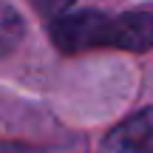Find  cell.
I'll use <instances>...</instances> for the list:
<instances>
[{
	"mask_svg": "<svg viewBox=\"0 0 153 153\" xmlns=\"http://www.w3.org/2000/svg\"><path fill=\"white\" fill-rule=\"evenodd\" d=\"M51 43L62 54H85L97 48L116 51H148L153 48V14L148 11H76L51 20Z\"/></svg>",
	"mask_w": 153,
	"mask_h": 153,
	"instance_id": "1",
	"label": "cell"
},
{
	"mask_svg": "<svg viewBox=\"0 0 153 153\" xmlns=\"http://www.w3.org/2000/svg\"><path fill=\"white\" fill-rule=\"evenodd\" d=\"M99 153H153V108H142L114 128Z\"/></svg>",
	"mask_w": 153,
	"mask_h": 153,
	"instance_id": "2",
	"label": "cell"
},
{
	"mask_svg": "<svg viewBox=\"0 0 153 153\" xmlns=\"http://www.w3.org/2000/svg\"><path fill=\"white\" fill-rule=\"evenodd\" d=\"M23 34H26V23H23L20 11L6 0H0V60H6L23 43Z\"/></svg>",
	"mask_w": 153,
	"mask_h": 153,
	"instance_id": "3",
	"label": "cell"
},
{
	"mask_svg": "<svg viewBox=\"0 0 153 153\" xmlns=\"http://www.w3.org/2000/svg\"><path fill=\"white\" fill-rule=\"evenodd\" d=\"M28 3H31L43 17H51V20H54V17H60L62 11H68L76 0H28Z\"/></svg>",
	"mask_w": 153,
	"mask_h": 153,
	"instance_id": "4",
	"label": "cell"
}]
</instances>
